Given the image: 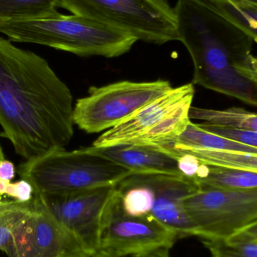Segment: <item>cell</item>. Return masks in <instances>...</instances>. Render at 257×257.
Instances as JSON below:
<instances>
[{"label": "cell", "mask_w": 257, "mask_h": 257, "mask_svg": "<svg viewBox=\"0 0 257 257\" xmlns=\"http://www.w3.org/2000/svg\"><path fill=\"white\" fill-rule=\"evenodd\" d=\"M202 241L211 257H257V224L226 238Z\"/></svg>", "instance_id": "obj_17"}, {"label": "cell", "mask_w": 257, "mask_h": 257, "mask_svg": "<svg viewBox=\"0 0 257 257\" xmlns=\"http://www.w3.org/2000/svg\"><path fill=\"white\" fill-rule=\"evenodd\" d=\"M192 102L181 105L152 128L127 145H144L161 149L172 146L191 122L189 110Z\"/></svg>", "instance_id": "obj_14"}, {"label": "cell", "mask_w": 257, "mask_h": 257, "mask_svg": "<svg viewBox=\"0 0 257 257\" xmlns=\"http://www.w3.org/2000/svg\"><path fill=\"white\" fill-rule=\"evenodd\" d=\"M5 204H6V201L2 200L1 202H0V212H1L3 208H4Z\"/></svg>", "instance_id": "obj_28"}, {"label": "cell", "mask_w": 257, "mask_h": 257, "mask_svg": "<svg viewBox=\"0 0 257 257\" xmlns=\"http://www.w3.org/2000/svg\"><path fill=\"white\" fill-rule=\"evenodd\" d=\"M152 189L154 203L150 215L175 231L179 238L194 236L193 225L184 208V201L198 188L183 176L164 174H137Z\"/></svg>", "instance_id": "obj_12"}, {"label": "cell", "mask_w": 257, "mask_h": 257, "mask_svg": "<svg viewBox=\"0 0 257 257\" xmlns=\"http://www.w3.org/2000/svg\"><path fill=\"white\" fill-rule=\"evenodd\" d=\"M194 236L226 238L257 224V189L226 190L198 187L184 199Z\"/></svg>", "instance_id": "obj_6"}, {"label": "cell", "mask_w": 257, "mask_h": 257, "mask_svg": "<svg viewBox=\"0 0 257 257\" xmlns=\"http://www.w3.org/2000/svg\"><path fill=\"white\" fill-rule=\"evenodd\" d=\"M0 33L11 42L44 45L79 57H120L137 42L125 32L72 14L0 22Z\"/></svg>", "instance_id": "obj_3"}, {"label": "cell", "mask_w": 257, "mask_h": 257, "mask_svg": "<svg viewBox=\"0 0 257 257\" xmlns=\"http://www.w3.org/2000/svg\"><path fill=\"white\" fill-rule=\"evenodd\" d=\"M115 188L116 185L104 186L63 194H38L48 211L78 238L91 256L99 249L103 216Z\"/></svg>", "instance_id": "obj_9"}, {"label": "cell", "mask_w": 257, "mask_h": 257, "mask_svg": "<svg viewBox=\"0 0 257 257\" xmlns=\"http://www.w3.org/2000/svg\"><path fill=\"white\" fill-rule=\"evenodd\" d=\"M88 148L92 152L123 166L131 174H164L183 176L178 170L176 160L153 147L117 145L102 148L92 146Z\"/></svg>", "instance_id": "obj_13"}, {"label": "cell", "mask_w": 257, "mask_h": 257, "mask_svg": "<svg viewBox=\"0 0 257 257\" xmlns=\"http://www.w3.org/2000/svg\"><path fill=\"white\" fill-rule=\"evenodd\" d=\"M8 257H91L78 238L33 193L31 211L12 243Z\"/></svg>", "instance_id": "obj_10"}, {"label": "cell", "mask_w": 257, "mask_h": 257, "mask_svg": "<svg viewBox=\"0 0 257 257\" xmlns=\"http://www.w3.org/2000/svg\"><path fill=\"white\" fill-rule=\"evenodd\" d=\"M57 9L58 0H0V22L48 18Z\"/></svg>", "instance_id": "obj_21"}, {"label": "cell", "mask_w": 257, "mask_h": 257, "mask_svg": "<svg viewBox=\"0 0 257 257\" xmlns=\"http://www.w3.org/2000/svg\"><path fill=\"white\" fill-rule=\"evenodd\" d=\"M189 117L190 120H202L214 126L257 132L256 113L244 108L233 107L225 110H215L191 106L189 110Z\"/></svg>", "instance_id": "obj_19"}, {"label": "cell", "mask_w": 257, "mask_h": 257, "mask_svg": "<svg viewBox=\"0 0 257 257\" xmlns=\"http://www.w3.org/2000/svg\"><path fill=\"white\" fill-rule=\"evenodd\" d=\"M18 173L21 179L30 183L35 193L42 195L116 185L131 174L88 148L71 151L65 148L52 150L21 163Z\"/></svg>", "instance_id": "obj_4"}, {"label": "cell", "mask_w": 257, "mask_h": 257, "mask_svg": "<svg viewBox=\"0 0 257 257\" xmlns=\"http://www.w3.org/2000/svg\"><path fill=\"white\" fill-rule=\"evenodd\" d=\"M195 184L198 187L221 190H254L257 189V172L208 165L203 176Z\"/></svg>", "instance_id": "obj_18"}, {"label": "cell", "mask_w": 257, "mask_h": 257, "mask_svg": "<svg viewBox=\"0 0 257 257\" xmlns=\"http://www.w3.org/2000/svg\"><path fill=\"white\" fill-rule=\"evenodd\" d=\"M197 125L205 131L228 140L257 148V132L241 128L222 127L205 123H197Z\"/></svg>", "instance_id": "obj_24"}, {"label": "cell", "mask_w": 257, "mask_h": 257, "mask_svg": "<svg viewBox=\"0 0 257 257\" xmlns=\"http://www.w3.org/2000/svg\"><path fill=\"white\" fill-rule=\"evenodd\" d=\"M173 88L169 81H122L92 87L74 105V124L87 133L108 130Z\"/></svg>", "instance_id": "obj_7"}, {"label": "cell", "mask_w": 257, "mask_h": 257, "mask_svg": "<svg viewBox=\"0 0 257 257\" xmlns=\"http://www.w3.org/2000/svg\"><path fill=\"white\" fill-rule=\"evenodd\" d=\"M91 257H119L116 256L114 253L108 251V250H104V249L99 248L97 250Z\"/></svg>", "instance_id": "obj_26"}, {"label": "cell", "mask_w": 257, "mask_h": 257, "mask_svg": "<svg viewBox=\"0 0 257 257\" xmlns=\"http://www.w3.org/2000/svg\"><path fill=\"white\" fill-rule=\"evenodd\" d=\"M73 96L48 62L0 36V126L30 160L70 142Z\"/></svg>", "instance_id": "obj_1"}, {"label": "cell", "mask_w": 257, "mask_h": 257, "mask_svg": "<svg viewBox=\"0 0 257 257\" xmlns=\"http://www.w3.org/2000/svg\"><path fill=\"white\" fill-rule=\"evenodd\" d=\"M33 187L30 183L25 180L21 179L17 182H12V181H6L0 179V196H10L13 198V200L18 202H29L33 199Z\"/></svg>", "instance_id": "obj_25"}, {"label": "cell", "mask_w": 257, "mask_h": 257, "mask_svg": "<svg viewBox=\"0 0 257 257\" xmlns=\"http://www.w3.org/2000/svg\"><path fill=\"white\" fill-rule=\"evenodd\" d=\"M179 236L150 214L127 215L116 187L103 216L99 248L119 257H169Z\"/></svg>", "instance_id": "obj_8"}, {"label": "cell", "mask_w": 257, "mask_h": 257, "mask_svg": "<svg viewBox=\"0 0 257 257\" xmlns=\"http://www.w3.org/2000/svg\"><path fill=\"white\" fill-rule=\"evenodd\" d=\"M175 150L178 152L191 154L204 164L215 167L242 169L257 172V154L223 151V150L195 149L175 147L161 149Z\"/></svg>", "instance_id": "obj_20"}, {"label": "cell", "mask_w": 257, "mask_h": 257, "mask_svg": "<svg viewBox=\"0 0 257 257\" xmlns=\"http://www.w3.org/2000/svg\"><path fill=\"white\" fill-rule=\"evenodd\" d=\"M170 147L195 149L223 150L257 154L256 148L228 140L205 131L199 127L197 123L196 124L192 122L189 123L184 133L177 139L176 142Z\"/></svg>", "instance_id": "obj_16"}, {"label": "cell", "mask_w": 257, "mask_h": 257, "mask_svg": "<svg viewBox=\"0 0 257 257\" xmlns=\"http://www.w3.org/2000/svg\"><path fill=\"white\" fill-rule=\"evenodd\" d=\"M228 21L257 40V5L243 0H205Z\"/></svg>", "instance_id": "obj_22"}, {"label": "cell", "mask_w": 257, "mask_h": 257, "mask_svg": "<svg viewBox=\"0 0 257 257\" xmlns=\"http://www.w3.org/2000/svg\"><path fill=\"white\" fill-rule=\"evenodd\" d=\"M174 9L178 41L194 65L192 84L256 106V41L205 0H178Z\"/></svg>", "instance_id": "obj_2"}, {"label": "cell", "mask_w": 257, "mask_h": 257, "mask_svg": "<svg viewBox=\"0 0 257 257\" xmlns=\"http://www.w3.org/2000/svg\"><path fill=\"white\" fill-rule=\"evenodd\" d=\"M194 84H184L172 90L137 110L128 118L107 130L92 146L97 148L127 145L153 127L181 105L193 102Z\"/></svg>", "instance_id": "obj_11"}, {"label": "cell", "mask_w": 257, "mask_h": 257, "mask_svg": "<svg viewBox=\"0 0 257 257\" xmlns=\"http://www.w3.org/2000/svg\"><path fill=\"white\" fill-rule=\"evenodd\" d=\"M247 3H251V4L257 5V0H243Z\"/></svg>", "instance_id": "obj_29"}, {"label": "cell", "mask_w": 257, "mask_h": 257, "mask_svg": "<svg viewBox=\"0 0 257 257\" xmlns=\"http://www.w3.org/2000/svg\"><path fill=\"white\" fill-rule=\"evenodd\" d=\"M31 211V200L6 201L0 212V251L7 255L21 226Z\"/></svg>", "instance_id": "obj_23"}, {"label": "cell", "mask_w": 257, "mask_h": 257, "mask_svg": "<svg viewBox=\"0 0 257 257\" xmlns=\"http://www.w3.org/2000/svg\"><path fill=\"white\" fill-rule=\"evenodd\" d=\"M121 206L127 215L144 217L149 215L154 203L152 189L137 174H131L116 185Z\"/></svg>", "instance_id": "obj_15"}, {"label": "cell", "mask_w": 257, "mask_h": 257, "mask_svg": "<svg viewBox=\"0 0 257 257\" xmlns=\"http://www.w3.org/2000/svg\"><path fill=\"white\" fill-rule=\"evenodd\" d=\"M58 8L125 32L147 43L178 41L168 0H58Z\"/></svg>", "instance_id": "obj_5"}, {"label": "cell", "mask_w": 257, "mask_h": 257, "mask_svg": "<svg viewBox=\"0 0 257 257\" xmlns=\"http://www.w3.org/2000/svg\"><path fill=\"white\" fill-rule=\"evenodd\" d=\"M5 156L4 154H3V148H2L1 145H0V161L1 160H4ZM2 201V197L0 196V202Z\"/></svg>", "instance_id": "obj_27"}]
</instances>
